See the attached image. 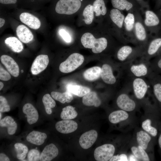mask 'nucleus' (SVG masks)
<instances>
[{
    "label": "nucleus",
    "instance_id": "obj_1",
    "mask_svg": "<svg viewBox=\"0 0 161 161\" xmlns=\"http://www.w3.org/2000/svg\"><path fill=\"white\" fill-rule=\"evenodd\" d=\"M123 76L127 77L146 78L152 72L150 62L140 59H136L129 63L120 65Z\"/></svg>",
    "mask_w": 161,
    "mask_h": 161
},
{
    "label": "nucleus",
    "instance_id": "obj_2",
    "mask_svg": "<svg viewBox=\"0 0 161 161\" xmlns=\"http://www.w3.org/2000/svg\"><path fill=\"white\" fill-rule=\"evenodd\" d=\"M81 42L85 48L92 49L95 53H99L106 49L108 44L107 39L104 37L96 38L89 32L84 33L81 38Z\"/></svg>",
    "mask_w": 161,
    "mask_h": 161
},
{
    "label": "nucleus",
    "instance_id": "obj_3",
    "mask_svg": "<svg viewBox=\"0 0 161 161\" xmlns=\"http://www.w3.org/2000/svg\"><path fill=\"white\" fill-rule=\"evenodd\" d=\"M126 78H127V81L126 83L129 85L136 98L139 100L143 99L150 86L147 78L127 77Z\"/></svg>",
    "mask_w": 161,
    "mask_h": 161
},
{
    "label": "nucleus",
    "instance_id": "obj_4",
    "mask_svg": "<svg viewBox=\"0 0 161 161\" xmlns=\"http://www.w3.org/2000/svg\"><path fill=\"white\" fill-rule=\"evenodd\" d=\"M120 93L116 100V104L120 109L126 112H130L135 109L136 103L135 101L129 96L127 92L130 89L129 85L125 83Z\"/></svg>",
    "mask_w": 161,
    "mask_h": 161
},
{
    "label": "nucleus",
    "instance_id": "obj_5",
    "mask_svg": "<svg viewBox=\"0 0 161 161\" xmlns=\"http://www.w3.org/2000/svg\"><path fill=\"white\" fill-rule=\"evenodd\" d=\"M82 0H59L55 6V11L60 14L71 15L80 8Z\"/></svg>",
    "mask_w": 161,
    "mask_h": 161
},
{
    "label": "nucleus",
    "instance_id": "obj_6",
    "mask_svg": "<svg viewBox=\"0 0 161 161\" xmlns=\"http://www.w3.org/2000/svg\"><path fill=\"white\" fill-rule=\"evenodd\" d=\"M84 60V58L82 55L77 53H72L60 64L59 69L64 73L71 72L80 66Z\"/></svg>",
    "mask_w": 161,
    "mask_h": 161
},
{
    "label": "nucleus",
    "instance_id": "obj_7",
    "mask_svg": "<svg viewBox=\"0 0 161 161\" xmlns=\"http://www.w3.org/2000/svg\"><path fill=\"white\" fill-rule=\"evenodd\" d=\"M114 146L110 144H106L99 146L95 149L94 157L97 161L109 160L115 152Z\"/></svg>",
    "mask_w": 161,
    "mask_h": 161
},
{
    "label": "nucleus",
    "instance_id": "obj_8",
    "mask_svg": "<svg viewBox=\"0 0 161 161\" xmlns=\"http://www.w3.org/2000/svg\"><path fill=\"white\" fill-rule=\"evenodd\" d=\"M161 47V38L154 39L144 47L141 55L140 59L149 61L151 58L155 55Z\"/></svg>",
    "mask_w": 161,
    "mask_h": 161
},
{
    "label": "nucleus",
    "instance_id": "obj_9",
    "mask_svg": "<svg viewBox=\"0 0 161 161\" xmlns=\"http://www.w3.org/2000/svg\"><path fill=\"white\" fill-rule=\"evenodd\" d=\"M146 78L155 98L161 104V75L152 72Z\"/></svg>",
    "mask_w": 161,
    "mask_h": 161
},
{
    "label": "nucleus",
    "instance_id": "obj_10",
    "mask_svg": "<svg viewBox=\"0 0 161 161\" xmlns=\"http://www.w3.org/2000/svg\"><path fill=\"white\" fill-rule=\"evenodd\" d=\"M49 58L47 55H40L38 56L33 61L31 68L32 74L37 75L47 68L49 63Z\"/></svg>",
    "mask_w": 161,
    "mask_h": 161
},
{
    "label": "nucleus",
    "instance_id": "obj_11",
    "mask_svg": "<svg viewBox=\"0 0 161 161\" xmlns=\"http://www.w3.org/2000/svg\"><path fill=\"white\" fill-rule=\"evenodd\" d=\"M97 133L94 130H91L83 134L79 139L80 146L83 149H87L95 143L97 137Z\"/></svg>",
    "mask_w": 161,
    "mask_h": 161
},
{
    "label": "nucleus",
    "instance_id": "obj_12",
    "mask_svg": "<svg viewBox=\"0 0 161 161\" xmlns=\"http://www.w3.org/2000/svg\"><path fill=\"white\" fill-rule=\"evenodd\" d=\"M56 129L63 134H69L72 132L77 129V123L70 120H63L57 122L55 125Z\"/></svg>",
    "mask_w": 161,
    "mask_h": 161
},
{
    "label": "nucleus",
    "instance_id": "obj_13",
    "mask_svg": "<svg viewBox=\"0 0 161 161\" xmlns=\"http://www.w3.org/2000/svg\"><path fill=\"white\" fill-rule=\"evenodd\" d=\"M1 63L9 72L13 76H18L19 73V66L13 58L9 56L3 55L0 57Z\"/></svg>",
    "mask_w": 161,
    "mask_h": 161
},
{
    "label": "nucleus",
    "instance_id": "obj_14",
    "mask_svg": "<svg viewBox=\"0 0 161 161\" xmlns=\"http://www.w3.org/2000/svg\"><path fill=\"white\" fill-rule=\"evenodd\" d=\"M100 77L103 82L108 84L114 85L116 83V78L113 74L112 68L108 64L103 65L101 68Z\"/></svg>",
    "mask_w": 161,
    "mask_h": 161
},
{
    "label": "nucleus",
    "instance_id": "obj_15",
    "mask_svg": "<svg viewBox=\"0 0 161 161\" xmlns=\"http://www.w3.org/2000/svg\"><path fill=\"white\" fill-rule=\"evenodd\" d=\"M19 18L22 23L32 29L37 30L41 26V23L39 19L31 14L23 13L20 14Z\"/></svg>",
    "mask_w": 161,
    "mask_h": 161
},
{
    "label": "nucleus",
    "instance_id": "obj_16",
    "mask_svg": "<svg viewBox=\"0 0 161 161\" xmlns=\"http://www.w3.org/2000/svg\"><path fill=\"white\" fill-rule=\"evenodd\" d=\"M58 154V150L56 146L53 143L46 145L41 153L40 160L50 161L56 157Z\"/></svg>",
    "mask_w": 161,
    "mask_h": 161
},
{
    "label": "nucleus",
    "instance_id": "obj_17",
    "mask_svg": "<svg viewBox=\"0 0 161 161\" xmlns=\"http://www.w3.org/2000/svg\"><path fill=\"white\" fill-rule=\"evenodd\" d=\"M23 112L26 114L28 123L32 124L36 123L38 119V112L34 107L30 103L25 104L22 108Z\"/></svg>",
    "mask_w": 161,
    "mask_h": 161
},
{
    "label": "nucleus",
    "instance_id": "obj_18",
    "mask_svg": "<svg viewBox=\"0 0 161 161\" xmlns=\"http://www.w3.org/2000/svg\"><path fill=\"white\" fill-rule=\"evenodd\" d=\"M16 33L20 40L24 43L30 42L33 38V35L30 30L23 25H20L17 27Z\"/></svg>",
    "mask_w": 161,
    "mask_h": 161
},
{
    "label": "nucleus",
    "instance_id": "obj_19",
    "mask_svg": "<svg viewBox=\"0 0 161 161\" xmlns=\"http://www.w3.org/2000/svg\"><path fill=\"white\" fill-rule=\"evenodd\" d=\"M82 102L86 106L95 107L99 106L101 103L96 93L94 91H90L84 95L82 98Z\"/></svg>",
    "mask_w": 161,
    "mask_h": 161
},
{
    "label": "nucleus",
    "instance_id": "obj_20",
    "mask_svg": "<svg viewBox=\"0 0 161 161\" xmlns=\"http://www.w3.org/2000/svg\"><path fill=\"white\" fill-rule=\"evenodd\" d=\"M47 138V134L37 131H32L28 134L26 140L28 142L38 145L42 144Z\"/></svg>",
    "mask_w": 161,
    "mask_h": 161
},
{
    "label": "nucleus",
    "instance_id": "obj_21",
    "mask_svg": "<svg viewBox=\"0 0 161 161\" xmlns=\"http://www.w3.org/2000/svg\"><path fill=\"white\" fill-rule=\"evenodd\" d=\"M134 28L136 38L140 43V47L143 49L144 45L143 43L146 38V33L145 28L141 22L137 21L135 23Z\"/></svg>",
    "mask_w": 161,
    "mask_h": 161
},
{
    "label": "nucleus",
    "instance_id": "obj_22",
    "mask_svg": "<svg viewBox=\"0 0 161 161\" xmlns=\"http://www.w3.org/2000/svg\"><path fill=\"white\" fill-rule=\"evenodd\" d=\"M0 125L1 127H6L9 134H14L17 129V124L13 119L11 117L7 116L0 120Z\"/></svg>",
    "mask_w": 161,
    "mask_h": 161
},
{
    "label": "nucleus",
    "instance_id": "obj_23",
    "mask_svg": "<svg viewBox=\"0 0 161 161\" xmlns=\"http://www.w3.org/2000/svg\"><path fill=\"white\" fill-rule=\"evenodd\" d=\"M67 91L79 97H82L91 91L90 89L81 85L68 84L66 86Z\"/></svg>",
    "mask_w": 161,
    "mask_h": 161
},
{
    "label": "nucleus",
    "instance_id": "obj_24",
    "mask_svg": "<svg viewBox=\"0 0 161 161\" xmlns=\"http://www.w3.org/2000/svg\"><path fill=\"white\" fill-rule=\"evenodd\" d=\"M129 116L128 114L126 111L121 109L111 113L109 116V120L112 123L116 124L126 120Z\"/></svg>",
    "mask_w": 161,
    "mask_h": 161
},
{
    "label": "nucleus",
    "instance_id": "obj_25",
    "mask_svg": "<svg viewBox=\"0 0 161 161\" xmlns=\"http://www.w3.org/2000/svg\"><path fill=\"white\" fill-rule=\"evenodd\" d=\"M101 68L99 66H94L86 70L83 75L86 80L92 81L98 79L100 76Z\"/></svg>",
    "mask_w": 161,
    "mask_h": 161
},
{
    "label": "nucleus",
    "instance_id": "obj_26",
    "mask_svg": "<svg viewBox=\"0 0 161 161\" xmlns=\"http://www.w3.org/2000/svg\"><path fill=\"white\" fill-rule=\"evenodd\" d=\"M5 43L13 51L19 53L23 49V46L18 39L13 37L7 38L5 40Z\"/></svg>",
    "mask_w": 161,
    "mask_h": 161
},
{
    "label": "nucleus",
    "instance_id": "obj_27",
    "mask_svg": "<svg viewBox=\"0 0 161 161\" xmlns=\"http://www.w3.org/2000/svg\"><path fill=\"white\" fill-rule=\"evenodd\" d=\"M109 16L111 20L115 24L120 28H122L125 17L119 10L117 9L111 10Z\"/></svg>",
    "mask_w": 161,
    "mask_h": 161
},
{
    "label": "nucleus",
    "instance_id": "obj_28",
    "mask_svg": "<svg viewBox=\"0 0 161 161\" xmlns=\"http://www.w3.org/2000/svg\"><path fill=\"white\" fill-rule=\"evenodd\" d=\"M51 95L54 99L62 103H70L73 99L71 93L67 91L64 93L52 92Z\"/></svg>",
    "mask_w": 161,
    "mask_h": 161
},
{
    "label": "nucleus",
    "instance_id": "obj_29",
    "mask_svg": "<svg viewBox=\"0 0 161 161\" xmlns=\"http://www.w3.org/2000/svg\"><path fill=\"white\" fill-rule=\"evenodd\" d=\"M136 138L139 145L145 150L147 149L151 139V137L148 133L142 130L137 132Z\"/></svg>",
    "mask_w": 161,
    "mask_h": 161
},
{
    "label": "nucleus",
    "instance_id": "obj_30",
    "mask_svg": "<svg viewBox=\"0 0 161 161\" xmlns=\"http://www.w3.org/2000/svg\"><path fill=\"white\" fill-rule=\"evenodd\" d=\"M159 22L158 17L154 12L149 10L146 11L144 23L146 26H154L158 25Z\"/></svg>",
    "mask_w": 161,
    "mask_h": 161
},
{
    "label": "nucleus",
    "instance_id": "obj_31",
    "mask_svg": "<svg viewBox=\"0 0 161 161\" xmlns=\"http://www.w3.org/2000/svg\"><path fill=\"white\" fill-rule=\"evenodd\" d=\"M92 6L96 16H104L106 13L107 9L103 0H95Z\"/></svg>",
    "mask_w": 161,
    "mask_h": 161
},
{
    "label": "nucleus",
    "instance_id": "obj_32",
    "mask_svg": "<svg viewBox=\"0 0 161 161\" xmlns=\"http://www.w3.org/2000/svg\"><path fill=\"white\" fill-rule=\"evenodd\" d=\"M77 115L78 113L75 108L68 106L63 108L61 114V117L63 120H71L76 118Z\"/></svg>",
    "mask_w": 161,
    "mask_h": 161
},
{
    "label": "nucleus",
    "instance_id": "obj_33",
    "mask_svg": "<svg viewBox=\"0 0 161 161\" xmlns=\"http://www.w3.org/2000/svg\"><path fill=\"white\" fill-rule=\"evenodd\" d=\"M112 6L119 10L128 11L133 6L131 3L127 0H111Z\"/></svg>",
    "mask_w": 161,
    "mask_h": 161
},
{
    "label": "nucleus",
    "instance_id": "obj_34",
    "mask_svg": "<svg viewBox=\"0 0 161 161\" xmlns=\"http://www.w3.org/2000/svg\"><path fill=\"white\" fill-rule=\"evenodd\" d=\"M42 100L46 112L49 114H51L52 113L51 108L54 107L55 106V101L49 94L43 96Z\"/></svg>",
    "mask_w": 161,
    "mask_h": 161
},
{
    "label": "nucleus",
    "instance_id": "obj_35",
    "mask_svg": "<svg viewBox=\"0 0 161 161\" xmlns=\"http://www.w3.org/2000/svg\"><path fill=\"white\" fill-rule=\"evenodd\" d=\"M94 12L93 6L91 4L87 5L84 9L83 13V20L86 24H90L92 23L94 17Z\"/></svg>",
    "mask_w": 161,
    "mask_h": 161
},
{
    "label": "nucleus",
    "instance_id": "obj_36",
    "mask_svg": "<svg viewBox=\"0 0 161 161\" xmlns=\"http://www.w3.org/2000/svg\"><path fill=\"white\" fill-rule=\"evenodd\" d=\"M14 147L16 152L17 157L23 160L26 157L28 151L27 147L23 144L17 143L14 145Z\"/></svg>",
    "mask_w": 161,
    "mask_h": 161
},
{
    "label": "nucleus",
    "instance_id": "obj_37",
    "mask_svg": "<svg viewBox=\"0 0 161 161\" xmlns=\"http://www.w3.org/2000/svg\"><path fill=\"white\" fill-rule=\"evenodd\" d=\"M124 23L126 31L130 32L134 28L135 25V18L134 14L129 13L125 17Z\"/></svg>",
    "mask_w": 161,
    "mask_h": 161
},
{
    "label": "nucleus",
    "instance_id": "obj_38",
    "mask_svg": "<svg viewBox=\"0 0 161 161\" xmlns=\"http://www.w3.org/2000/svg\"><path fill=\"white\" fill-rule=\"evenodd\" d=\"M151 121L149 119H147L142 123V126L143 129L148 132L151 135L156 137L157 134V130L155 128L151 126Z\"/></svg>",
    "mask_w": 161,
    "mask_h": 161
},
{
    "label": "nucleus",
    "instance_id": "obj_39",
    "mask_svg": "<svg viewBox=\"0 0 161 161\" xmlns=\"http://www.w3.org/2000/svg\"><path fill=\"white\" fill-rule=\"evenodd\" d=\"M149 62L152 72L158 74H161V55Z\"/></svg>",
    "mask_w": 161,
    "mask_h": 161
},
{
    "label": "nucleus",
    "instance_id": "obj_40",
    "mask_svg": "<svg viewBox=\"0 0 161 161\" xmlns=\"http://www.w3.org/2000/svg\"><path fill=\"white\" fill-rule=\"evenodd\" d=\"M40 154L39 151L36 149L30 150L27 154V159L29 161H38L40 160Z\"/></svg>",
    "mask_w": 161,
    "mask_h": 161
},
{
    "label": "nucleus",
    "instance_id": "obj_41",
    "mask_svg": "<svg viewBox=\"0 0 161 161\" xmlns=\"http://www.w3.org/2000/svg\"><path fill=\"white\" fill-rule=\"evenodd\" d=\"M10 110V106L6 99L2 96H0V112H8Z\"/></svg>",
    "mask_w": 161,
    "mask_h": 161
},
{
    "label": "nucleus",
    "instance_id": "obj_42",
    "mask_svg": "<svg viewBox=\"0 0 161 161\" xmlns=\"http://www.w3.org/2000/svg\"><path fill=\"white\" fill-rule=\"evenodd\" d=\"M59 33L64 40L67 43H70L71 41V37L69 33L64 29H60Z\"/></svg>",
    "mask_w": 161,
    "mask_h": 161
},
{
    "label": "nucleus",
    "instance_id": "obj_43",
    "mask_svg": "<svg viewBox=\"0 0 161 161\" xmlns=\"http://www.w3.org/2000/svg\"><path fill=\"white\" fill-rule=\"evenodd\" d=\"M11 78V76L9 73L4 69L0 65V80L4 81H7L10 80Z\"/></svg>",
    "mask_w": 161,
    "mask_h": 161
},
{
    "label": "nucleus",
    "instance_id": "obj_44",
    "mask_svg": "<svg viewBox=\"0 0 161 161\" xmlns=\"http://www.w3.org/2000/svg\"><path fill=\"white\" fill-rule=\"evenodd\" d=\"M113 161H127L128 160L127 156L124 154H122L119 155L113 156L112 158Z\"/></svg>",
    "mask_w": 161,
    "mask_h": 161
},
{
    "label": "nucleus",
    "instance_id": "obj_45",
    "mask_svg": "<svg viewBox=\"0 0 161 161\" xmlns=\"http://www.w3.org/2000/svg\"><path fill=\"white\" fill-rule=\"evenodd\" d=\"M141 153L142 157V160L144 161H149L150 160L149 157L145 151V150L143 149L141 146L139 145L138 147Z\"/></svg>",
    "mask_w": 161,
    "mask_h": 161
},
{
    "label": "nucleus",
    "instance_id": "obj_46",
    "mask_svg": "<svg viewBox=\"0 0 161 161\" xmlns=\"http://www.w3.org/2000/svg\"><path fill=\"white\" fill-rule=\"evenodd\" d=\"M131 151L136 158L142 160L140 152L138 147L133 146L131 148Z\"/></svg>",
    "mask_w": 161,
    "mask_h": 161
},
{
    "label": "nucleus",
    "instance_id": "obj_47",
    "mask_svg": "<svg viewBox=\"0 0 161 161\" xmlns=\"http://www.w3.org/2000/svg\"><path fill=\"white\" fill-rule=\"evenodd\" d=\"M17 0H0L1 4H16Z\"/></svg>",
    "mask_w": 161,
    "mask_h": 161
},
{
    "label": "nucleus",
    "instance_id": "obj_48",
    "mask_svg": "<svg viewBox=\"0 0 161 161\" xmlns=\"http://www.w3.org/2000/svg\"><path fill=\"white\" fill-rule=\"evenodd\" d=\"M0 161H9L10 160L8 157L5 154L3 153L0 154Z\"/></svg>",
    "mask_w": 161,
    "mask_h": 161
},
{
    "label": "nucleus",
    "instance_id": "obj_49",
    "mask_svg": "<svg viewBox=\"0 0 161 161\" xmlns=\"http://www.w3.org/2000/svg\"><path fill=\"white\" fill-rule=\"evenodd\" d=\"M5 20L1 18H0V27H1L4 24Z\"/></svg>",
    "mask_w": 161,
    "mask_h": 161
},
{
    "label": "nucleus",
    "instance_id": "obj_50",
    "mask_svg": "<svg viewBox=\"0 0 161 161\" xmlns=\"http://www.w3.org/2000/svg\"><path fill=\"white\" fill-rule=\"evenodd\" d=\"M158 144L159 146L161 149V134L160 135L158 138Z\"/></svg>",
    "mask_w": 161,
    "mask_h": 161
},
{
    "label": "nucleus",
    "instance_id": "obj_51",
    "mask_svg": "<svg viewBox=\"0 0 161 161\" xmlns=\"http://www.w3.org/2000/svg\"><path fill=\"white\" fill-rule=\"evenodd\" d=\"M130 161H135L137 160H136V159L135 158V157H134V156L131 155L130 157Z\"/></svg>",
    "mask_w": 161,
    "mask_h": 161
},
{
    "label": "nucleus",
    "instance_id": "obj_52",
    "mask_svg": "<svg viewBox=\"0 0 161 161\" xmlns=\"http://www.w3.org/2000/svg\"><path fill=\"white\" fill-rule=\"evenodd\" d=\"M4 86V84L3 83L1 82H0V90H1V89H2Z\"/></svg>",
    "mask_w": 161,
    "mask_h": 161
},
{
    "label": "nucleus",
    "instance_id": "obj_53",
    "mask_svg": "<svg viewBox=\"0 0 161 161\" xmlns=\"http://www.w3.org/2000/svg\"><path fill=\"white\" fill-rule=\"evenodd\" d=\"M0 119H1V112H0Z\"/></svg>",
    "mask_w": 161,
    "mask_h": 161
},
{
    "label": "nucleus",
    "instance_id": "obj_54",
    "mask_svg": "<svg viewBox=\"0 0 161 161\" xmlns=\"http://www.w3.org/2000/svg\"><path fill=\"white\" fill-rule=\"evenodd\" d=\"M21 73H22L24 72L23 70H21Z\"/></svg>",
    "mask_w": 161,
    "mask_h": 161
},
{
    "label": "nucleus",
    "instance_id": "obj_55",
    "mask_svg": "<svg viewBox=\"0 0 161 161\" xmlns=\"http://www.w3.org/2000/svg\"></svg>",
    "mask_w": 161,
    "mask_h": 161
}]
</instances>
